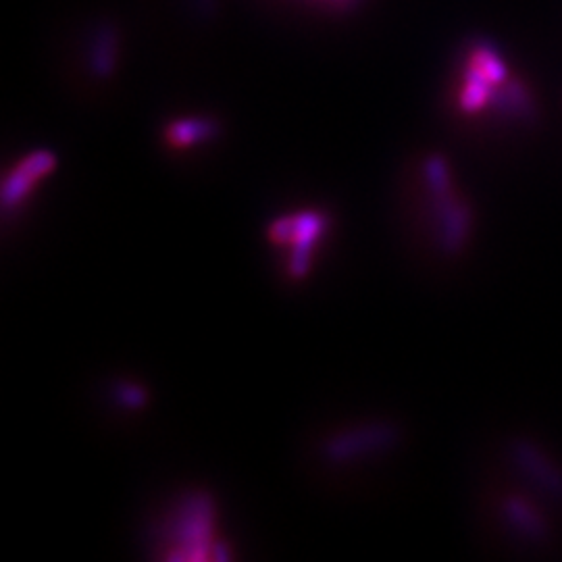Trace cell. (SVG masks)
<instances>
[{"instance_id": "obj_3", "label": "cell", "mask_w": 562, "mask_h": 562, "mask_svg": "<svg viewBox=\"0 0 562 562\" xmlns=\"http://www.w3.org/2000/svg\"><path fill=\"white\" fill-rule=\"evenodd\" d=\"M492 88H494V84L488 80V75L469 63L465 86L461 92V109L467 113L481 111L494 98Z\"/></svg>"}, {"instance_id": "obj_1", "label": "cell", "mask_w": 562, "mask_h": 562, "mask_svg": "<svg viewBox=\"0 0 562 562\" xmlns=\"http://www.w3.org/2000/svg\"><path fill=\"white\" fill-rule=\"evenodd\" d=\"M323 229V221L317 213H304L294 219H281L271 227V240L275 242H288L294 248L292 269L296 275L304 273V257L306 250L319 238Z\"/></svg>"}, {"instance_id": "obj_6", "label": "cell", "mask_w": 562, "mask_h": 562, "mask_svg": "<svg viewBox=\"0 0 562 562\" xmlns=\"http://www.w3.org/2000/svg\"><path fill=\"white\" fill-rule=\"evenodd\" d=\"M213 132V125L204 119H184L169 127V142L175 146H186L196 140L207 138Z\"/></svg>"}, {"instance_id": "obj_2", "label": "cell", "mask_w": 562, "mask_h": 562, "mask_svg": "<svg viewBox=\"0 0 562 562\" xmlns=\"http://www.w3.org/2000/svg\"><path fill=\"white\" fill-rule=\"evenodd\" d=\"M53 167H55V157L46 150L34 152V155L21 161L5 180V188H3L5 209L9 211L11 207H15V204H19L23 200V196L28 194L32 190V186L40 180V177H44Z\"/></svg>"}, {"instance_id": "obj_4", "label": "cell", "mask_w": 562, "mask_h": 562, "mask_svg": "<svg viewBox=\"0 0 562 562\" xmlns=\"http://www.w3.org/2000/svg\"><path fill=\"white\" fill-rule=\"evenodd\" d=\"M471 65H475L479 71H483L488 75V80L494 86H500L506 82V65L500 59V55L496 53L494 48L490 46H477L471 53Z\"/></svg>"}, {"instance_id": "obj_5", "label": "cell", "mask_w": 562, "mask_h": 562, "mask_svg": "<svg viewBox=\"0 0 562 562\" xmlns=\"http://www.w3.org/2000/svg\"><path fill=\"white\" fill-rule=\"evenodd\" d=\"M115 53H117L115 30L102 28L98 34V40L94 44V55H92V65L98 75H107L113 71Z\"/></svg>"}]
</instances>
